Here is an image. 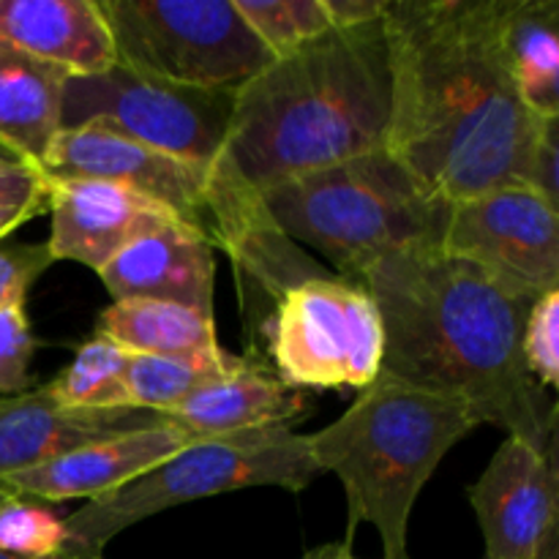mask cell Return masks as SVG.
<instances>
[{
  "instance_id": "cell-24",
  "label": "cell",
  "mask_w": 559,
  "mask_h": 559,
  "mask_svg": "<svg viewBox=\"0 0 559 559\" xmlns=\"http://www.w3.org/2000/svg\"><path fill=\"white\" fill-rule=\"evenodd\" d=\"M273 60L293 55L304 44L331 31L322 0H233Z\"/></svg>"
},
{
  "instance_id": "cell-34",
  "label": "cell",
  "mask_w": 559,
  "mask_h": 559,
  "mask_svg": "<svg viewBox=\"0 0 559 559\" xmlns=\"http://www.w3.org/2000/svg\"><path fill=\"white\" fill-rule=\"evenodd\" d=\"M0 559H16V557L0 555ZM47 559H104V557H93V555H82V551H71V549H63V551H60V555H55V557H47Z\"/></svg>"
},
{
  "instance_id": "cell-25",
  "label": "cell",
  "mask_w": 559,
  "mask_h": 559,
  "mask_svg": "<svg viewBox=\"0 0 559 559\" xmlns=\"http://www.w3.org/2000/svg\"><path fill=\"white\" fill-rule=\"evenodd\" d=\"M66 519L41 502L0 491V555L47 559L66 549Z\"/></svg>"
},
{
  "instance_id": "cell-8",
  "label": "cell",
  "mask_w": 559,
  "mask_h": 559,
  "mask_svg": "<svg viewBox=\"0 0 559 559\" xmlns=\"http://www.w3.org/2000/svg\"><path fill=\"white\" fill-rule=\"evenodd\" d=\"M235 91H202L142 74L123 63L102 74L69 76L60 126H98L194 167L211 169L224 153Z\"/></svg>"
},
{
  "instance_id": "cell-29",
  "label": "cell",
  "mask_w": 559,
  "mask_h": 559,
  "mask_svg": "<svg viewBox=\"0 0 559 559\" xmlns=\"http://www.w3.org/2000/svg\"><path fill=\"white\" fill-rule=\"evenodd\" d=\"M0 207H47V178L25 162H0Z\"/></svg>"
},
{
  "instance_id": "cell-22",
  "label": "cell",
  "mask_w": 559,
  "mask_h": 559,
  "mask_svg": "<svg viewBox=\"0 0 559 559\" xmlns=\"http://www.w3.org/2000/svg\"><path fill=\"white\" fill-rule=\"evenodd\" d=\"M126 364L129 353L112 338L96 333L76 349L74 360L49 382L47 391L66 407L126 409L131 407Z\"/></svg>"
},
{
  "instance_id": "cell-14",
  "label": "cell",
  "mask_w": 559,
  "mask_h": 559,
  "mask_svg": "<svg viewBox=\"0 0 559 559\" xmlns=\"http://www.w3.org/2000/svg\"><path fill=\"white\" fill-rule=\"evenodd\" d=\"M164 424L147 409H82L60 404L47 385L0 396V484L44 467L76 448Z\"/></svg>"
},
{
  "instance_id": "cell-13",
  "label": "cell",
  "mask_w": 559,
  "mask_h": 559,
  "mask_svg": "<svg viewBox=\"0 0 559 559\" xmlns=\"http://www.w3.org/2000/svg\"><path fill=\"white\" fill-rule=\"evenodd\" d=\"M47 207L52 260L80 262L96 273L129 243L180 222L158 202L104 180H47Z\"/></svg>"
},
{
  "instance_id": "cell-7",
  "label": "cell",
  "mask_w": 559,
  "mask_h": 559,
  "mask_svg": "<svg viewBox=\"0 0 559 559\" xmlns=\"http://www.w3.org/2000/svg\"><path fill=\"white\" fill-rule=\"evenodd\" d=\"M118 63L202 91H238L273 55L233 0H96Z\"/></svg>"
},
{
  "instance_id": "cell-4",
  "label": "cell",
  "mask_w": 559,
  "mask_h": 559,
  "mask_svg": "<svg viewBox=\"0 0 559 559\" xmlns=\"http://www.w3.org/2000/svg\"><path fill=\"white\" fill-rule=\"evenodd\" d=\"M478 426L462 399L377 377L342 418L309 435L314 462L347 491V540L371 524L382 559H409L407 527L420 491L445 453Z\"/></svg>"
},
{
  "instance_id": "cell-10",
  "label": "cell",
  "mask_w": 559,
  "mask_h": 559,
  "mask_svg": "<svg viewBox=\"0 0 559 559\" xmlns=\"http://www.w3.org/2000/svg\"><path fill=\"white\" fill-rule=\"evenodd\" d=\"M442 251L480 267L502 293L530 306L559 284V213L527 186H502L453 202Z\"/></svg>"
},
{
  "instance_id": "cell-33",
  "label": "cell",
  "mask_w": 559,
  "mask_h": 559,
  "mask_svg": "<svg viewBox=\"0 0 559 559\" xmlns=\"http://www.w3.org/2000/svg\"><path fill=\"white\" fill-rule=\"evenodd\" d=\"M353 544V540H336V544H322V546H317V549H311V551H306L304 557L300 559H338L342 557V551L347 549V546Z\"/></svg>"
},
{
  "instance_id": "cell-16",
  "label": "cell",
  "mask_w": 559,
  "mask_h": 559,
  "mask_svg": "<svg viewBox=\"0 0 559 559\" xmlns=\"http://www.w3.org/2000/svg\"><path fill=\"white\" fill-rule=\"evenodd\" d=\"M112 300H158L213 317V246L189 224H169L126 246L98 271Z\"/></svg>"
},
{
  "instance_id": "cell-2",
  "label": "cell",
  "mask_w": 559,
  "mask_h": 559,
  "mask_svg": "<svg viewBox=\"0 0 559 559\" xmlns=\"http://www.w3.org/2000/svg\"><path fill=\"white\" fill-rule=\"evenodd\" d=\"M358 284L380 314V377L462 399L478 424L555 456L557 407L522 358L530 306L442 246L391 251Z\"/></svg>"
},
{
  "instance_id": "cell-27",
  "label": "cell",
  "mask_w": 559,
  "mask_h": 559,
  "mask_svg": "<svg viewBox=\"0 0 559 559\" xmlns=\"http://www.w3.org/2000/svg\"><path fill=\"white\" fill-rule=\"evenodd\" d=\"M36 353L25 306L0 309V396H16L31 388V358Z\"/></svg>"
},
{
  "instance_id": "cell-20",
  "label": "cell",
  "mask_w": 559,
  "mask_h": 559,
  "mask_svg": "<svg viewBox=\"0 0 559 559\" xmlns=\"http://www.w3.org/2000/svg\"><path fill=\"white\" fill-rule=\"evenodd\" d=\"M500 47L524 107L559 118V3L500 0Z\"/></svg>"
},
{
  "instance_id": "cell-6",
  "label": "cell",
  "mask_w": 559,
  "mask_h": 559,
  "mask_svg": "<svg viewBox=\"0 0 559 559\" xmlns=\"http://www.w3.org/2000/svg\"><path fill=\"white\" fill-rule=\"evenodd\" d=\"M317 475L322 469L311 456L309 435H295L289 426L194 440L131 484L71 513L66 549L104 557V546L115 535L169 508L257 486L304 491Z\"/></svg>"
},
{
  "instance_id": "cell-23",
  "label": "cell",
  "mask_w": 559,
  "mask_h": 559,
  "mask_svg": "<svg viewBox=\"0 0 559 559\" xmlns=\"http://www.w3.org/2000/svg\"><path fill=\"white\" fill-rule=\"evenodd\" d=\"M240 364V358L222 355V358H156V355L129 353L126 364V385H129V404L147 413H169L183 399H189L197 388L218 380L229 369Z\"/></svg>"
},
{
  "instance_id": "cell-1",
  "label": "cell",
  "mask_w": 559,
  "mask_h": 559,
  "mask_svg": "<svg viewBox=\"0 0 559 559\" xmlns=\"http://www.w3.org/2000/svg\"><path fill=\"white\" fill-rule=\"evenodd\" d=\"M388 151L437 200L522 183L544 120L519 98L500 0H388Z\"/></svg>"
},
{
  "instance_id": "cell-3",
  "label": "cell",
  "mask_w": 559,
  "mask_h": 559,
  "mask_svg": "<svg viewBox=\"0 0 559 559\" xmlns=\"http://www.w3.org/2000/svg\"><path fill=\"white\" fill-rule=\"evenodd\" d=\"M385 27H331L235 91L224 156L254 191L388 147Z\"/></svg>"
},
{
  "instance_id": "cell-30",
  "label": "cell",
  "mask_w": 559,
  "mask_h": 559,
  "mask_svg": "<svg viewBox=\"0 0 559 559\" xmlns=\"http://www.w3.org/2000/svg\"><path fill=\"white\" fill-rule=\"evenodd\" d=\"M557 120H544L540 126V136L535 142V151L530 156L527 164V178H524V186L533 191H538L544 200H549L551 205L557 207V156H559V140H557Z\"/></svg>"
},
{
  "instance_id": "cell-11",
  "label": "cell",
  "mask_w": 559,
  "mask_h": 559,
  "mask_svg": "<svg viewBox=\"0 0 559 559\" xmlns=\"http://www.w3.org/2000/svg\"><path fill=\"white\" fill-rule=\"evenodd\" d=\"M47 180H104L167 207L173 216L205 235L211 169L194 167L129 136L98 126L63 129L44 158Z\"/></svg>"
},
{
  "instance_id": "cell-35",
  "label": "cell",
  "mask_w": 559,
  "mask_h": 559,
  "mask_svg": "<svg viewBox=\"0 0 559 559\" xmlns=\"http://www.w3.org/2000/svg\"><path fill=\"white\" fill-rule=\"evenodd\" d=\"M0 162H20V158H16L14 153L5 151V147H0Z\"/></svg>"
},
{
  "instance_id": "cell-32",
  "label": "cell",
  "mask_w": 559,
  "mask_h": 559,
  "mask_svg": "<svg viewBox=\"0 0 559 559\" xmlns=\"http://www.w3.org/2000/svg\"><path fill=\"white\" fill-rule=\"evenodd\" d=\"M41 211L44 207H0V240H3L5 235L14 233L16 227L31 222V218L38 216Z\"/></svg>"
},
{
  "instance_id": "cell-26",
  "label": "cell",
  "mask_w": 559,
  "mask_h": 559,
  "mask_svg": "<svg viewBox=\"0 0 559 559\" xmlns=\"http://www.w3.org/2000/svg\"><path fill=\"white\" fill-rule=\"evenodd\" d=\"M522 358L540 388L559 385V289L533 300L522 328Z\"/></svg>"
},
{
  "instance_id": "cell-19",
  "label": "cell",
  "mask_w": 559,
  "mask_h": 559,
  "mask_svg": "<svg viewBox=\"0 0 559 559\" xmlns=\"http://www.w3.org/2000/svg\"><path fill=\"white\" fill-rule=\"evenodd\" d=\"M66 80L63 69L41 63L0 38V147L36 169L63 131Z\"/></svg>"
},
{
  "instance_id": "cell-9",
  "label": "cell",
  "mask_w": 559,
  "mask_h": 559,
  "mask_svg": "<svg viewBox=\"0 0 559 559\" xmlns=\"http://www.w3.org/2000/svg\"><path fill=\"white\" fill-rule=\"evenodd\" d=\"M278 380L295 388H369L380 377L382 325L360 284L325 276L289 289L267 328Z\"/></svg>"
},
{
  "instance_id": "cell-12",
  "label": "cell",
  "mask_w": 559,
  "mask_h": 559,
  "mask_svg": "<svg viewBox=\"0 0 559 559\" xmlns=\"http://www.w3.org/2000/svg\"><path fill=\"white\" fill-rule=\"evenodd\" d=\"M467 497L484 533L486 559H555V456L508 435Z\"/></svg>"
},
{
  "instance_id": "cell-15",
  "label": "cell",
  "mask_w": 559,
  "mask_h": 559,
  "mask_svg": "<svg viewBox=\"0 0 559 559\" xmlns=\"http://www.w3.org/2000/svg\"><path fill=\"white\" fill-rule=\"evenodd\" d=\"M189 437L169 424L131 431L112 440L76 448L44 467L31 469L0 484V491L27 497L36 502L96 500L120 486L131 484L142 473L186 448Z\"/></svg>"
},
{
  "instance_id": "cell-31",
  "label": "cell",
  "mask_w": 559,
  "mask_h": 559,
  "mask_svg": "<svg viewBox=\"0 0 559 559\" xmlns=\"http://www.w3.org/2000/svg\"><path fill=\"white\" fill-rule=\"evenodd\" d=\"M333 27H360L385 16L388 0H322Z\"/></svg>"
},
{
  "instance_id": "cell-36",
  "label": "cell",
  "mask_w": 559,
  "mask_h": 559,
  "mask_svg": "<svg viewBox=\"0 0 559 559\" xmlns=\"http://www.w3.org/2000/svg\"><path fill=\"white\" fill-rule=\"evenodd\" d=\"M338 559H358V557H355V555H353V544H349V546H347V549H344V551H342V557H338Z\"/></svg>"
},
{
  "instance_id": "cell-18",
  "label": "cell",
  "mask_w": 559,
  "mask_h": 559,
  "mask_svg": "<svg viewBox=\"0 0 559 559\" xmlns=\"http://www.w3.org/2000/svg\"><path fill=\"white\" fill-rule=\"evenodd\" d=\"M304 407V393L284 385L262 366L240 360L227 374L197 388L178 407L164 413V424L183 431L189 440H216L267 426H287Z\"/></svg>"
},
{
  "instance_id": "cell-21",
  "label": "cell",
  "mask_w": 559,
  "mask_h": 559,
  "mask_svg": "<svg viewBox=\"0 0 559 559\" xmlns=\"http://www.w3.org/2000/svg\"><path fill=\"white\" fill-rule=\"evenodd\" d=\"M102 336L126 353L156 358H222L213 317L158 300H115L98 317Z\"/></svg>"
},
{
  "instance_id": "cell-17",
  "label": "cell",
  "mask_w": 559,
  "mask_h": 559,
  "mask_svg": "<svg viewBox=\"0 0 559 559\" xmlns=\"http://www.w3.org/2000/svg\"><path fill=\"white\" fill-rule=\"evenodd\" d=\"M0 38L69 76L102 74L118 63L96 0H0Z\"/></svg>"
},
{
  "instance_id": "cell-28",
  "label": "cell",
  "mask_w": 559,
  "mask_h": 559,
  "mask_svg": "<svg viewBox=\"0 0 559 559\" xmlns=\"http://www.w3.org/2000/svg\"><path fill=\"white\" fill-rule=\"evenodd\" d=\"M52 262L47 243H0V309L25 306L27 289Z\"/></svg>"
},
{
  "instance_id": "cell-5",
  "label": "cell",
  "mask_w": 559,
  "mask_h": 559,
  "mask_svg": "<svg viewBox=\"0 0 559 559\" xmlns=\"http://www.w3.org/2000/svg\"><path fill=\"white\" fill-rule=\"evenodd\" d=\"M262 202L289 238L355 284L391 251L442 246L451 211L388 147L282 180L262 191Z\"/></svg>"
}]
</instances>
